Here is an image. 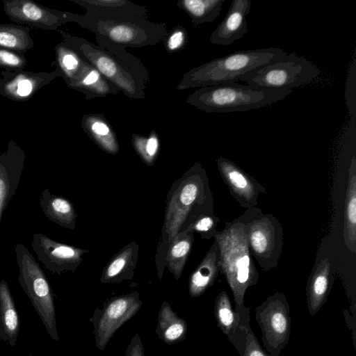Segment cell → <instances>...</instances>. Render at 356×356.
I'll use <instances>...</instances> for the list:
<instances>
[{"mask_svg": "<svg viewBox=\"0 0 356 356\" xmlns=\"http://www.w3.org/2000/svg\"><path fill=\"white\" fill-rule=\"evenodd\" d=\"M214 201L205 169L195 163L175 180L168 193L163 223L155 254L157 275L162 279L168 246L175 236L199 216L213 213Z\"/></svg>", "mask_w": 356, "mask_h": 356, "instance_id": "cell-1", "label": "cell"}, {"mask_svg": "<svg viewBox=\"0 0 356 356\" xmlns=\"http://www.w3.org/2000/svg\"><path fill=\"white\" fill-rule=\"evenodd\" d=\"M88 30L95 34L98 46L126 65L145 84L149 81L147 68L126 48L154 46L168 34L165 23L138 17L95 21L89 24Z\"/></svg>", "mask_w": 356, "mask_h": 356, "instance_id": "cell-2", "label": "cell"}, {"mask_svg": "<svg viewBox=\"0 0 356 356\" xmlns=\"http://www.w3.org/2000/svg\"><path fill=\"white\" fill-rule=\"evenodd\" d=\"M220 250L222 273L232 290L234 311L243 320L250 322V307L244 305L248 287L257 284L259 273L250 252L243 225L234 219L214 236Z\"/></svg>", "mask_w": 356, "mask_h": 356, "instance_id": "cell-3", "label": "cell"}, {"mask_svg": "<svg viewBox=\"0 0 356 356\" xmlns=\"http://www.w3.org/2000/svg\"><path fill=\"white\" fill-rule=\"evenodd\" d=\"M287 54L275 47L236 51L186 72L177 88L184 90L235 83L252 70L277 62Z\"/></svg>", "mask_w": 356, "mask_h": 356, "instance_id": "cell-4", "label": "cell"}, {"mask_svg": "<svg viewBox=\"0 0 356 356\" xmlns=\"http://www.w3.org/2000/svg\"><path fill=\"white\" fill-rule=\"evenodd\" d=\"M292 91L235 82L200 88L188 95L186 102L206 113L240 112L268 106L283 99Z\"/></svg>", "mask_w": 356, "mask_h": 356, "instance_id": "cell-5", "label": "cell"}, {"mask_svg": "<svg viewBox=\"0 0 356 356\" xmlns=\"http://www.w3.org/2000/svg\"><path fill=\"white\" fill-rule=\"evenodd\" d=\"M63 41L91 65L119 92L134 99L145 98L146 84L126 65L104 48L86 39L60 31Z\"/></svg>", "mask_w": 356, "mask_h": 356, "instance_id": "cell-6", "label": "cell"}, {"mask_svg": "<svg viewBox=\"0 0 356 356\" xmlns=\"http://www.w3.org/2000/svg\"><path fill=\"white\" fill-rule=\"evenodd\" d=\"M243 225L250 252L264 271L275 268L283 248L284 232L280 220L259 208L245 209L236 218Z\"/></svg>", "mask_w": 356, "mask_h": 356, "instance_id": "cell-7", "label": "cell"}, {"mask_svg": "<svg viewBox=\"0 0 356 356\" xmlns=\"http://www.w3.org/2000/svg\"><path fill=\"white\" fill-rule=\"evenodd\" d=\"M15 251L19 268V283L42 321L49 335L53 340L58 341L54 293L45 273L23 244H17Z\"/></svg>", "mask_w": 356, "mask_h": 356, "instance_id": "cell-8", "label": "cell"}, {"mask_svg": "<svg viewBox=\"0 0 356 356\" xmlns=\"http://www.w3.org/2000/svg\"><path fill=\"white\" fill-rule=\"evenodd\" d=\"M320 74V70L313 63L291 53L277 62L252 70L238 81L252 86L292 89L309 83Z\"/></svg>", "mask_w": 356, "mask_h": 356, "instance_id": "cell-9", "label": "cell"}, {"mask_svg": "<svg viewBox=\"0 0 356 356\" xmlns=\"http://www.w3.org/2000/svg\"><path fill=\"white\" fill-rule=\"evenodd\" d=\"M55 64L67 86L85 95L87 100L119 92L91 65L64 42L55 47Z\"/></svg>", "mask_w": 356, "mask_h": 356, "instance_id": "cell-10", "label": "cell"}, {"mask_svg": "<svg viewBox=\"0 0 356 356\" xmlns=\"http://www.w3.org/2000/svg\"><path fill=\"white\" fill-rule=\"evenodd\" d=\"M255 319L262 333L264 348L278 356L290 338L291 321L289 304L283 293L270 296L255 308Z\"/></svg>", "mask_w": 356, "mask_h": 356, "instance_id": "cell-11", "label": "cell"}, {"mask_svg": "<svg viewBox=\"0 0 356 356\" xmlns=\"http://www.w3.org/2000/svg\"><path fill=\"white\" fill-rule=\"evenodd\" d=\"M3 8L10 20L30 28L56 30L68 22L88 28V22L83 15L49 8L31 0H3Z\"/></svg>", "mask_w": 356, "mask_h": 356, "instance_id": "cell-12", "label": "cell"}, {"mask_svg": "<svg viewBox=\"0 0 356 356\" xmlns=\"http://www.w3.org/2000/svg\"><path fill=\"white\" fill-rule=\"evenodd\" d=\"M140 294L134 291L108 299L102 309L97 308L90 318L96 347L103 350L120 327L141 308Z\"/></svg>", "mask_w": 356, "mask_h": 356, "instance_id": "cell-13", "label": "cell"}, {"mask_svg": "<svg viewBox=\"0 0 356 356\" xmlns=\"http://www.w3.org/2000/svg\"><path fill=\"white\" fill-rule=\"evenodd\" d=\"M31 246L44 268L52 273H74L89 250L54 241L37 233L33 234Z\"/></svg>", "mask_w": 356, "mask_h": 356, "instance_id": "cell-14", "label": "cell"}, {"mask_svg": "<svg viewBox=\"0 0 356 356\" xmlns=\"http://www.w3.org/2000/svg\"><path fill=\"white\" fill-rule=\"evenodd\" d=\"M216 163L229 193L242 208L255 207L259 196L266 194V188L257 179L229 159L219 157Z\"/></svg>", "mask_w": 356, "mask_h": 356, "instance_id": "cell-15", "label": "cell"}, {"mask_svg": "<svg viewBox=\"0 0 356 356\" xmlns=\"http://www.w3.org/2000/svg\"><path fill=\"white\" fill-rule=\"evenodd\" d=\"M57 76L58 70L48 72L3 71L0 74V95L15 102L30 99Z\"/></svg>", "mask_w": 356, "mask_h": 356, "instance_id": "cell-16", "label": "cell"}, {"mask_svg": "<svg viewBox=\"0 0 356 356\" xmlns=\"http://www.w3.org/2000/svg\"><path fill=\"white\" fill-rule=\"evenodd\" d=\"M25 152L10 140L0 155V225L3 214L16 193L24 165Z\"/></svg>", "mask_w": 356, "mask_h": 356, "instance_id": "cell-17", "label": "cell"}, {"mask_svg": "<svg viewBox=\"0 0 356 356\" xmlns=\"http://www.w3.org/2000/svg\"><path fill=\"white\" fill-rule=\"evenodd\" d=\"M84 9L89 24L98 20L138 17L147 19L148 10L144 6L128 0H70Z\"/></svg>", "mask_w": 356, "mask_h": 356, "instance_id": "cell-18", "label": "cell"}, {"mask_svg": "<svg viewBox=\"0 0 356 356\" xmlns=\"http://www.w3.org/2000/svg\"><path fill=\"white\" fill-rule=\"evenodd\" d=\"M213 313L218 328L227 336L241 356L250 327V322L243 320L233 309L229 297L225 291H221L217 296Z\"/></svg>", "mask_w": 356, "mask_h": 356, "instance_id": "cell-19", "label": "cell"}, {"mask_svg": "<svg viewBox=\"0 0 356 356\" xmlns=\"http://www.w3.org/2000/svg\"><path fill=\"white\" fill-rule=\"evenodd\" d=\"M251 5L250 0L232 1L225 18L210 35V42L229 46L243 38L248 31L246 17L250 12Z\"/></svg>", "mask_w": 356, "mask_h": 356, "instance_id": "cell-20", "label": "cell"}, {"mask_svg": "<svg viewBox=\"0 0 356 356\" xmlns=\"http://www.w3.org/2000/svg\"><path fill=\"white\" fill-rule=\"evenodd\" d=\"M334 280L329 259L321 260L313 268L306 286L307 304L312 316L318 313L327 301Z\"/></svg>", "mask_w": 356, "mask_h": 356, "instance_id": "cell-21", "label": "cell"}, {"mask_svg": "<svg viewBox=\"0 0 356 356\" xmlns=\"http://www.w3.org/2000/svg\"><path fill=\"white\" fill-rule=\"evenodd\" d=\"M138 256V244L129 242L113 256L103 268L100 282L115 284L133 278Z\"/></svg>", "mask_w": 356, "mask_h": 356, "instance_id": "cell-22", "label": "cell"}, {"mask_svg": "<svg viewBox=\"0 0 356 356\" xmlns=\"http://www.w3.org/2000/svg\"><path fill=\"white\" fill-rule=\"evenodd\" d=\"M220 250L214 240L202 260L190 275L188 293L193 298L202 296L214 282L220 273Z\"/></svg>", "mask_w": 356, "mask_h": 356, "instance_id": "cell-23", "label": "cell"}, {"mask_svg": "<svg viewBox=\"0 0 356 356\" xmlns=\"http://www.w3.org/2000/svg\"><path fill=\"white\" fill-rule=\"evenodd\" d=\"M82 129L102 151L115 155L120 150L115 132L105 117L99 113L85 114L81 120Z\"/></svg>", "mask_w": 356, "mask_h": 356, "instance_id": "cell-24", "label": "cell"}, {"mask_svg": "<svg viewBox=\"0 0 356 356\" xmlns=\"http://www.w3.org/2000/svg\"><path fill=\"white\" fill-rule=\"evenodd\" d=\"M39 203L42 212L49 220L67 229H74L77 215L68 199L55 195L46 188L42 192Z\"/></svg>", "mask_w": 356, "mask_h": 356, "instance_id": "cell-25", "label": "cell"}, {"mask_svg": "<svg viewBox=\"0 0 356 356\" xmlns=\"http://www.w3.org/2000/svg\"><path fill=\"white\" fill-rule=\"evenodd\" d=\"M343 238L346 248L356 253V159L353 156L348 171L344 207Z\"/></svg>", "mask_w": 356, "mask_h": 356, "instance_id": "cell-26", "label": "cell"}, {"mask_svg": "<svg viewBox=\"0 0 356 356\" xmlns=\"http://www.w3.org/2000/svg\"><path fill=\"white\" fill-rule=\"evenodd\" d=\"M186 321L179 317L167 301H163L159 311L156 333L159 339L170 345L186 339Z\"/></svg>", "mask_w": 356, "mask_h": 356, "instance_id": "cell-27", "label": "cell"}, {"mask_svg": "<svg viewBox=\"0 0 356 356\" xmlns=\"http://www.w3.org/2000/svg\"><path fill=\"white\" fill-rule=\"evenodd\" d=\"M193 234L186 230L180 232L168 246L165 267L168 268L176 281L181 277L192 250L194 242Z\"/></svg>", "mask_w": 356, "mask_h": 356, "instance_id": "cell-28", "label": "cell"}, {"mask_svg": "<svg viewBox=\"0 0 356 356\" xmlns=\"http://www.w3.org/2000/svg\"><path fill=\"white\" fill-rule=\"evenodd\" d=\"M0 312L3 341L13 346L17 342L20 323L13 296L3 279L0 281Z\"/></svg>", "mask_w": 356, "mask_h": 356, "instance_id": "cell-29", "label": "cell"}, {"mask_svg": "<svg viewBox=\"0 0 356 356\" xmlns=\"http://www.w3.org/2000/svg\"><path fill=\"white\" fill-rule=\"evenodd\" d=\"M225 0H179L176 6L184 10L195 29L201 24L213 22L219 16Z\"/></svg>", "mask_w": 356, "mask_h": 356, "instance_id": "cell-30", "label": "cell"}, {"mask_svg": "<svg viewBox=\"0 0 356 356\" xmlns=\"http://www.w3.org/2000/svg\"><path fill=\"white\" fill-rule=\"evenodd\" d=\"M31 31L29 26L0 24V47L24 54L34 47Z\"/></svg>", "mask_w": 356, "mask_h": 356, "instance_id": "cell-31", "label": "cell"}, {"mask_svg": "<svg viewBox=\"0 0 356 356\" xmlns=\"http://www.w3.org/2000/svg\"><path fill=\"white\" fill-rule=\"evenodd\" d=\"M132 146L147 166H152L160 152L161 143L159 136L155 130H152L148 136L132 133L131 135Z\"/></svg>", "mask_w": 356, "mask_h": 356, "instance_id": "cell-32", "label": "cell"}, {"mask_svg": "<svg viewBox=\"0 0 356 356\" xmlns=\"http://www.w3.org/2000/svg\"><path fill=\"white\" fill-rule=\"evenodd\" d=\"M218 216L213 213L204 214L199 216L186 229L188 232H197L201 238L210 239L218 234V225L220 222Z\"/></svg>", "mask_w": 356, "mask_h": 356, "instance_id": "cell-33", "label": "cell"}, {"mask_svg": "<svg viewBox=\"0 0 356 356\" xmlns=\"http://www.w3.org/2000/svg\"><path fill=\"white\" fill-rule=\"evenodd\" d=\"M26 65L23 53L0 47V67L9 72L19 71L24 70Z\"/></svg>", "mask_w": 356, "mask_h": 356, "instance_id": "cell-34", "label": "cell"}, {"mask_svg": "<svg viewBox=\"0 0 356 356\" xmlns=\"http://www.w3.org/2000/svg\"><path fill=\"white\" fill-rule=\"evenodd\" d=\"M188 32L181 26H175L165 38L164 46L168 53H175L183 49L188 42Z\"/></svg>", "mask_w": 356, "mask_h": 356, "instance_id": "cell-35", "label": "cell"}, {"mask_svg": "<svg viewBox=\"0 0 356 356\" xmlns=\"http://www.w3.org/2000/svg\"><path fill=\"white\" fill-rule=\"evenodd\" d=\"M241 356L272 355L261 347L250 327L248 331L244 349Z\"/></svg>", "mask_w": 356, "mask_h": 356, "instance_id": "cell-36", "label": "cell"}, {"mask_svg": "<svg viewBox=\"0 0 356 356\" xmlns=\"http://www.w3.org/2000/svg\"><path fill=\"white\" fill-rule=\"evenodd\" d=\"M124 356H145L143 345L138 333H136L128 345Z\"/></svg>", "mask_w": 356, "mask_h": 356, "instance_id": "cell-37", "label": "cell"}, {"mask_svg": "<svg viewBox=\"0 0 356 356\" xmlns=\"http://www.w3.org/2000/svg\"><path fill=\"white\" fill-rule=\"evenodd\" d=\"M0 340L3 341V330H2V322H1V312H0Z\"/></svg>", "mask_w": 356, "mask_h": 356, "instance_id": "cell-38", "label": "cell"}, {"mask_svg": "<svg viewBox=\"0 0 356 356\" xmlns=\"http://www.w3.org/2000/svg\"><path fill=\"white\" fill-rule=\"evenodd\" d=\"M26 356H33L32 355H26Z\"/></svg>", "mask_w": 356, "mask_h": 356, "instance_id": "cell-39", "label": "cell"}]
</instances>
